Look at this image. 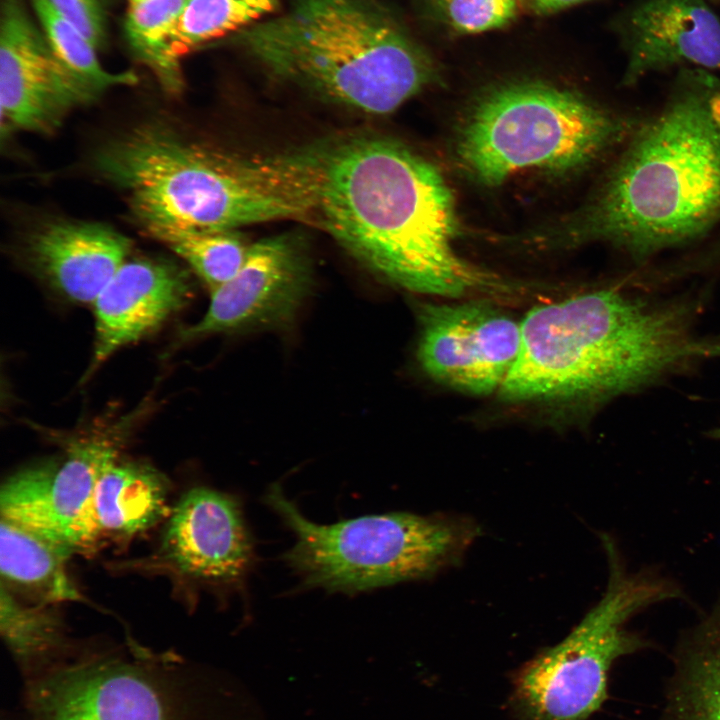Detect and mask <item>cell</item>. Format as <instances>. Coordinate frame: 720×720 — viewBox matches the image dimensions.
I'll return each mask as SVG.
<instances>
[{
  "label": "cell",
  "mask_w": 720,
  "mask_h": 720,
  "mask_svg": "<svg viewBox=\"0 0 720 720\" xmlns=\"http://www.w3.org/2000/svg\"><path fill=\"white\" fill-rule=\"evenodd\" d=\"M154 551L121 570L167 576L176 588L225 590L241 586L255 560L239 500L214 488L186 491L171 507Z\"/></svg>",
  "instance_id": "obj_9"
},
{
  "label": "cell",
  "mask_w": 720,
  "mask_h": 720,
  "mask_svg": "<svg viewBox=\"0 0 720 720\" xmlns=\"http://www.w3.org/2000/svg\"><path fill=\"white\" fill-rule=\"evenodd\" d=\"M521 0H432L447 23L461 33L504 27L517 16Z\"/></svg>",
  "instance_id": "obj_25"
},
{
  "label": "cell",
  "mask_w": 720,
  "mask_h": 720,
  "mask_svg": "<svg viewBox=\"0 0 720 720\" xmlns=\"http://www.w3.org/2000/svg\"><path fill=\"white\" fill-rule=\"evenodd\" d=\"M312 286V262L302 240L289 234L263 238L251 243L241 268L211 292L205 314L180 339L287 329Z\"/></svg>",
  "instance_id": "obj_11"
},
{
  "label": "cell",
  "mask_w": 720,
  "mask_h": 720,
  "mask_svg": "<svg viewBox=\"0 0 720 720\" xmlns=\"http://www.w3.org/2000/svg\"><path fill=\"white\" fill-rule=\"evenodd\" d=\"M146 231L180 256L210 292L238 272L251 245L236 229L153 226Z\"/></svg>",
  "instance_id": "obj_20"
},
{
  "label": "cell",
  "mask_w": 720,
  "mask_h": 720,
  "mask_svg": "<svg viewBox=\"0 0 720 720\" xmlns=\"http://www.w3.org/2000/svg\"><path fill=\"white\" fill-rule=\"evenodd\" d=\"M235 40L273 74L369 114L393 112L436 78L429 55L369 0H294Z\"/></svg>",
  "instance_id": "obj_5"
},
{
  "label": "cell",
  "mask_w": 720,
  "mask_h": 720,
  "mask_svg": "<svg viewBox=\"0 0 720 720\" xmlns=\"http://www.w3.org/2000/svg\"><path fill=\"white\" fill-rule=\"evenodd\" d=\"M603 544L609 561L603 597L561 642L530 660L515 676L512 703L523 720L589 718L607 697L613 662L640 645L625 630V622L677 592L655 579L628 574L608 536Z\"/></svg>",
  "instance_id": "obj_8"
},
{
  "label": "cell",
  "mask_w": 720,
  "mask_h": 720,
  "mask_svg": "<svg viewBox=\"0 0 720 720\" xmlns=\"http://www.w3.org/2000/svg\"><path fill=\"white\" fill-rule=\"evenodd\" d=\"M317 221L377 277L408 291L459 298L503 288L454 249V197L430 162L389 138L320 146Z\"/></svg>",
  "instance_id": "obj_1"
},
{
  "label": "cell",
  "mask_w": 720,
  "mask_h": 720,
  "mask_svg": "<svg viewBox=\"0 0 720 720\" xmlns=\"http://www.w3.org/2000/svg\"><path fill=\"white\" fill-rule=\"evenodd\" d=\"M640 123L553 84L508 82L472 106L459 132L457 155L478 182L499 185L525 169L566 172L589 166L625 144Z\"/></svg>",
  "instance_id": "obj_6"
},
{
  "label": "cell",
  "mask_w": 720,
  "mask_h": 720,
  "mask_svg": "<svg viewBox=\"0 0 720 720\" xmlns=\"http://www.w3.org/2000/svg\"><path fill=\"white\" fill-rule=\"evenodd\" d=\"M133 1H137V0H129V2H133Z\"/></svg>",
  "instance_id": "obj_29"
},
{
  "label": "cell",
  "mask_w": 720,
  "mask_h": 720,
  "mask_svg": "<svg viewBox=\"0 0 720 720\" xmlns=\"http://www.w3.org/2000/svg\"><path fill=\"white\" fill-rule=\"evenodd\" d=\"M131 247L129 238L108 225L55 221L30 234L24 256L32 272L61 295L93 304Z\"/></svg>",
  "instance_id": "obj_17"
},
{
  "label": "cell",
  "mask_w": 720,
  "mask_h": 720,
  "mask_svg": "<svg viewBox=\"0 0 720 720\" xmlns=\"http://www.w3.org/2000/svg\"><path fill=\"white\" fill-rule=\"evenodd\" d=\"M276 5L277 0H189L171 30L170 55L179 62L198 45L245 28Z\"/></svg>",
  "instance_id": "obj_22"
},
{
  "label": "cell",
  "mask_w": 720,
  "mask_h": 720,
  "mask_svg": "<svg viewBox=\"0 0 720 720\" xmlns=\"http://www.w3.org/2000/svg\"><path fill=\"white\" fill-rule=\"evenodd\" d=\"M35 14L52 51L78 78L99 95L121 85H132L137 77L132 72L110 73L100 63L95 46L48 0H31Z\"/></svg>",
  "instance_id": "obj_24"
},
{
  "label": "cell",
  "mask_w": 720,
  "mask_h": 720,
  "mask_svg": "<svg viewBox=\"0 0 720 720\" xmlns=\"http://www.w3.org/2000/svg\"><path fill=\"white\" fill-rule=\"evenodd\" d=\"M697 312L687 298L616 288L536 306L521 321L519 354L499 394L593 408L720 358V336L696 333Z\"/></svg>",
  "instance_id": "obj_2"
},
{
  "label": "cell",
  "mask_w": 720,
  "mask_h": 720,
  "mask_svg": "<svg viewBox=\"0 0 720 720\" xmlns=\"http://www.w3.org/2000/svg\"><path fill=\"white\" fill-rule=\"evenodd\" d=\"M264 500L295 538L284 560L304 586L329 592L357 593L433 576L460 561L479 533L463 517L407 512L317 524L279 484Z\"/></svg>",
  "instance_id": "obj_7"
},
{
  "label": "cell",
  "mask_w": 720,
  "mask_h": 720,
  "mask_svg": "<svg viewBox=\"0 0 720 720\" xmlns=\"http://www.w3.org/2000/svg\"><path fill=\"white\" fill-rule=\"evenodd\" d=\"M41 711L43 720H164L156 688L123 663L64 672L41 697Z\"/></svg>",
  "instance_id": "obj_18"
},
{
  "label": "cell",
  "mask_w": 720,
  "mask_h": 720,
  "mask_svg": "<svg viewBox=\"0 0 720 720\" xmlns=\"http://www.w3.org/2000/svg\"><path fill=\"white\" fill-rule=\"evenodd\" d=\"M189 0H137L129 2L125 21L127 41L169 92L183 87L180 63L169 52L171 30Z\"/></svg>",
  "instance_id": "obj_21"
},
{
  "label": "cell",
  "mask_w": 720,
  "mask_h": 720,
  "mask_svg": "<svg viewBox=\"0 0 720 720\" xmlns=\"http://www.w3.org/2000/svg\"><path fill=\"white\" fill-rule=\"evenodd\" d=\"M188 275L162 260L126 261L93 303L95 341L87 375L116 351L150 334L186 305Z\"/></svg>",
  "instance_id": "obj_15"
},
{
  "label": "cell",
  "mask_w": 720,
  "mask_h": 720,
  "mask_svg": "<svg viewBox=\"0 0 720 720\" xmlns=\"http://www.w3.org/2000/svg\"><path fill=\"white\" fill-rule=\"evenodd\" d=\"M615 26L627 57L624 86L674 66L720 72V19L704 0H638Z\"/></svg>",
  "instance_id": "obj_14"
},
{
  "label": "cell",
  "mask_w": 720,
  "mask_h": 720,
  "mask_svg": "<svg viewBox=\"0 0 720 720\" xmlns=\"http://www.w3.org/2000/svg\"><path fill=\"white\" fill-rule=\"evenodd\" d=\"M530 10L538 14H551L588 0H521Z\"/></svg>",
  "instance_id": "obj_27"
},
{
  "label": "cell",
  "mask_w": 720,
  "mask_h": 720,
  "mask_svg": "<svg viewBox=\"0 0 720 720\" xmlns=\"http://www.w3.org/2000/svg\"><path fill=\"white\" fill-rule=\"evenodd\" d=\"M415 313L426 375L471 395L499 392L519 354L521 322L481 300L420 302Z\"/></svg>",
  "instance_id": "obj_10"
},
{
  "label": "cell",
  "mask_w": 720,
  "mask_h": 720,
  "mask_svg": "<svg viewBox=\"0 0 720 720\" xmlns=\"http://www.w3.org/2000/svg\"><path fill=\"white\" fill-rule=\"evenodd\" d=\"M710 436L713 437V438H715V439L720 440V427H717V428L713 429V430L710 432Z\"/></svg>",
  "instance_id": "obj_28"
},
{
  "label": "cell",
  "mask_w": 720,
  "mask_h": 720,
  "mask_svg": "<svg viewBox=\"0 0 720 720\" xmlns=\"http://www.w3.org/2000/svg\"><path fill=\"white\" fill-rule=\"evenodd\" d=\"M122 440L121 431L71 439L62 458L14 473L1 487V518L68 548L69 531Z\"/></svg>",
  "instance_id": "obj_13"
},
{
  "label": "cell",
  "mask_w": 720,
  "mask_h": 720,
  "mask_svg": "<svg viewBox=\"0 0 720 720\" xmlns=\"http://www.w3.org/2000/svg\"><path fill=\"white\" fill-rule=\"evenodd\" d=\"M169 492L168 479L154 467L113 460L75 519L67 547L73 554L89 555L146 532L167 518Z\"/></svg>",
  "instance_id": "obj_16"
},
{
  "label": "cell",
  "mask_w": 720,
  "mask_h": 720,
  "mask_svg": "<svg viewBox=\"0 0 720 720\" xmlns=\"http://www.w3.org/2000/svg\"><path fill=\"white\" fill-rule=\"evenodd\" d=\"M98 96L57 58L21 0H1L2 132L50 133L69 112Z\"/></svg>",
  "instance_id": "obj_12"
},
{
  "label": "cell",
  "mask_w": 720,
  "mask_h": 720,
  "mask_svg": "<svg viewBox=\"0 0 720 720\" xmlns=\"http://www.w3.org/2000/svg\"><path fill=\"white\" fill-rule=\"evenodd\" d=\"M719 230L720 78L683 67L663 108L624 144L570 234L643 262Z\"/></svg>",
  "instance_id": "obj_3"
},
{
  "label": "cell",
  "mask_w": 720,
  "mask_h": 720,
  "mask_svg": "<svg viewBox=\"0 0 720 720\" xmlns=\"http://www.w3.org/2000/svg\"><path fill=\"white\" fill-rule=\"evenodd\" d=\"M67 20L74 24L95 46L106 39V0H48Z\"/></svg>",
  "instance_id": "obj_26"
},
{
  "label": "cell",
  "mask_w": 720,
  "mask_h": 720,
  "mask_svg": "<svg viewBox=\"0 0 720 720\" xmlns=\"http://www.w3.org/2000/svg\"><path fill=\"white\" fill-rule=\"evenodd\" d=\"M96 167L126 193L145 229H236L315 218L317 147L243 156L186 140L162 126L145 125L106 144L96 156Z\"/></svg>",
  "instance_id": "obj_4"
},
{
  "label": "cell",
  "mask_w": 720,
  "mask_h": 720,
  "mask_svg": "<svg viewBox=\"0 0 720 720\" xmlns=\"http://www.w3.org/2000/svg\"><path fill=\"white\" fill-rule=\"evenodd\" d=\"M72 555L68 548L1 518V585L18 597L49 605L80 601L66 567Z\"/></svg>",
  "instance_id": "obj_19"
},
{
  "label": "cell",
  "mask_w": 720,
  "mask_h": 720,
  "mask_svg": "<svg viewBox=\"0 0 720 720\" xmlns=\"http://www.w3.org/2000/svg\"><path fill=\"white\" fill-rule=\"evenodd\" d=\"M50 606L24 600L1 585L0 631L17 660L35 661L62 644L64 623Z\"/></svg>",
  "instance_id": "obj_23"
}]
</instances>
